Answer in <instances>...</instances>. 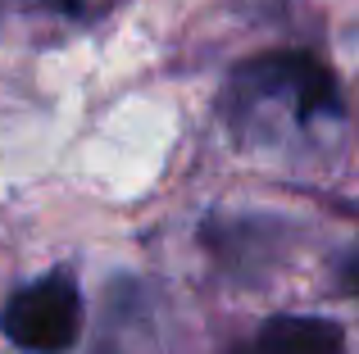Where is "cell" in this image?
Masks as SVG:
<instances>
[{
  "instance_id": "6da1fadb",
  "label": "cell",
  "mask_w": 359,
  "mask_h": 354,
  "mask_svg": "<svg viewBox=\"0 0 359 354\" xmlns=\"http://www.w3.org/2000/svg\"><path fill=\"white\" fill-rule=\"evenodd\" d=\"M223 114H228L232 132L255 141H273L287 127H309L318 118L341 114V96L337 82L314 55L305 50H269L245 59L232 73V87L223 96Z\"/></svg>"
},
{
  "instance_id": "7a4b0ae2",
  "label": "cell",
  "mask_w": 359,
  "mask_h": 354,
  "mask_svg": "<svg viewBox=\"0 0 359 354\" xmlns=\"http://www.w3.org/2000/svg\"><path fill=\"white\" fill-rule=\"evenodd\" d=\"M0 332L27 354H69L82 332V295L73 277L50 273L18 286L0 309Z\"/></svg>"
},
{
  "instance_id": "3957f363",
  "label": "cell",
  "mask_w": 359,
  "mask_h": 354,
  "mask_svg": "<svg viewBox=\"0 0 359 354\" xmlns=\"http://www.w3.org/2000/svg\"><path fill=\"white\" fill-rule=\"evenodd\" d=\"M237 354H346V332L314 313L269 318Z\"/></svg>"
},
{
  "instance_id": "277c9868",
  "label": "cell",
  "mask_w": 359,
  "mask_h": 354,
  "mask_svg": "<svg viewBox=\"0 0 359 354\" xmlns=\"http://www.w3.org/2000/svg\"><path fill=\"white\" fill-rule=\"evenodd\" d=\"M346 286L359 295V259H351V264H346Z\"/></svg>"
},
{
  "instance_id": "5b68a950",
  "label": "cell",
  "mask_w": 359,
  "mask_h": 354,
  "mask_svg": "<svg viewBox=\"0 0 359 354\" xmlns=\"http://www.w3.org/2000/svg\"><path fill=\"white\" fill-rule=\"evenodd\" d=\"M55 5H78V0H55Z\"/></svg>"
}]
</instances>
